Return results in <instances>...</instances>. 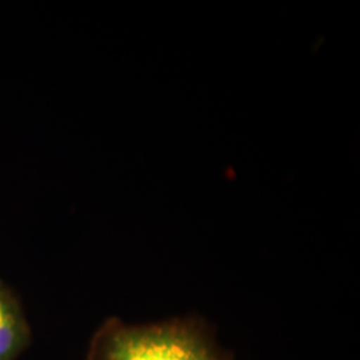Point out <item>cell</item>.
I'll return each mask as SVG.
<instances>
[{
	"mask_svg": "<svg viewBox=\"0 0 360 360\" xmlns=\"http://www.w3.org/2000/svg\"><path fill=\"white\" fill-rule=\"evenodd\" d=\"M89 360H231L199 318L127 324L104 323L92 338Z\"/></svg>",
	"mask_w": 360,
	"mask_h": 360,
	"instance_id": "1",
	"label": "cell"
},
{
	"mask_svg": "<svg viewBox=\"0 0 360 360\" xmlns=\"http://www.w3.org/2000/svg\"><path fill=\"white\" fill-rule=\"evenodd\" d=\"M30 342V327L11 288L0 279V360H15Z\"/></svg>",
	"mask_w": 360,
	"mask_h": 360,
	"instance_id": "2",
	"label": "cell"
}]
</instances>
